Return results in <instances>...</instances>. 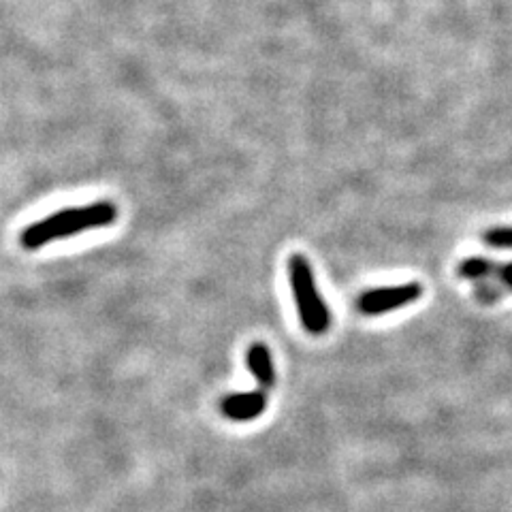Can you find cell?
<instances>
[{"instance_id":"1","label":"cell","mask_w":512,"mask_h":512,"mask_svg":"<svg viewBox=\"0 0 512 512\" xmlns=\"http://www.w3.org/2000/svg\"><path fill=\"white\" fill-rule=\"evenodd\" d=\"M116 218L118 207L111 201H94L90 205L71 207V210L56 212L35 224H30L22 233V246L28 250H37L56 242L60 237H71L84 231L109 227V224H114Z\"/></svg>"},{"instance_id":"2","label":"cell","mask_w":512,"mask_h":512,"mask_svg":"<svg viewBox=\"0 0 512 512\" xmlns=\"http://www.w3.org/2000/svg\"><path fill=\"white\" fill-rule=\"evenodd\" d=\"M288 282L293 288L301 325L312 335H323L331 327V312L320 297L314 280V269L303 254H293L288 261Z\"/></svg>"},{"instance_id":"3","label":"cell","mask_w":512,"mask_h":512,"mask_svg":"<svg viewBox=\"0 0 512 512\" xmlns=\"http://www.w3.org/2000/svg\"><path fill=\"white\" fill-rule=\"evenodd\" d=\"M421 295H423V286L419 282L370 288V291H365L359 297V310L367 316H382V314L404 308L408 303L419 301Z\"/></svg>"},{"instance_id":"4","label":"cell","mask_w":512,"mask_h":512,"mask_svg":"<svg viewBox=\"0 0 512 512\" xmlns=\"http://www.w3.org/2000/svg\"><path fill=\"white\" fill-rule=\"evenodd\" d=\"M267 408V391L256 389L248 393H231L220 402L222 414L231 421L246 423L254 421L265 412Z\"/></svg>"},{"instance_id":"5","label":"cell","mask_w":512,"mask_h":512,"mask_svg":"<svg viewBox=\"0 0 512 512\" xmlns=\"http://www.w3.org/2000/svg\"><path fill=\"white\" fill-rule=\"evenodd\" d=\"M246 363L254 380L259 382V389L271 391L276 387L274 357H271V350L265 344H252L246 355Z\"/></svg>"},{"instance_id":"6","label":"cell","mask_w":512,"mask_h":512,"mask_svg":"<svg viewBox=\"0 0 512 512\" xmlns=\"http://www.w3.org/2000/svg\"><path fill=\"white\" fill-rule=\"evenodd\" d=\"M512 293V263H500L491 282H478L474 295L483 303H495Z\"/></svg>"},{"instance_id":"7","label":"cell","mask_w":512,"mask_h":512,"mask_svg":"<svg viewBox=\"0 0 512 512\" xmlns=\"http://www.w3.org/2000/svg\"><path fill=\"white\" fill-rule=\"evenodd\" d=\"M498 267V261L485 259V256H468V259L459 265V276L472 282H491Z\"/></svg>"},{"instance_id":"8","label":"cell","mask_w":512,"mask_h":512,"mask_svg":"<svg viewBox=\"0 0 512 512\" xmlns=\"http://www.w3.org/2000/svg\"><path fill=\"white\" fill-rule=\"evenodd\" d=\"M483 242L491 248H512V227H495L483 235Z\"/></svg>"}]
</instances>
